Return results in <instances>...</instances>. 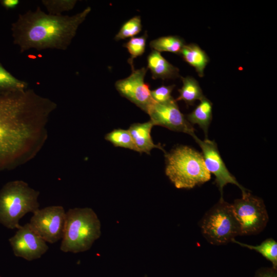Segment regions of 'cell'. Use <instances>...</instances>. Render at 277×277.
Returning <instances> with one entry per match:
<instances>
[{"instance_id":"6da1fadb","label":"cell","mask_w":277,"mask_h":277,"mask_svg":"<svg viewBox=\"0 0 277 277\" xmlns=\"http://www.w3.org/2000/svg\"><path fill=\"white\" fill-rule=\"evenodd\" d=\"M56 107L33 89L0 93V171L36 156L47 139V123Z\"/></svg>"},{"instance_id":"7a4b0ae2","label":"cell","mask_w":277,"mask_h":277,"mask_svg":"<svg viewBox=\"0 0 277 277\" xmlns=\"http://www.w3.org/2000/svg\"><path fill=\"white\" fill-rule=\"evenodd\" d=\"M91 11L87 7L72 16L46 13L41 7L18 14L12 23L13 42L21 53L31 49L66 50L71 44L80 25Z\"/></svg>"},{"instance_id":"3957f363","label":"cell","mask_w":277,"mask_h":277,"mask_svg":"<svg viewBox=\"0 0 277 277\" xmlns=\"http://www.w3.org/2000/svg\"><path fill=\"white\" fill-rule=\"evenodd\" d=\"M165 173L178 189H191L211 179L203 156L195 149L180 146L165 153Z\"/></svg>"},{"instance_id":"277c9868","label":"cell","mask_w":277,"mask_h":277,"mask_svg":"<svg viewBox=\"0 0 277 277\" xmlns=\"http://www.w3.org/2000/svg\"><path fill=\"white\" fill-rule=\"evenodd\" d=\"M101 222L90 208L69 209L66 212L60 249L77 253L89 250L101 234Z\"/></svg>"},{"instance_id":"5b68a950","label":"cell","mask_w":277,"mask_h":277,"mask_svg":"<svg viewBox=\"0 0 277 277\" xmlns=\"http://www.w3.org/2000/svg\"><path fill=\"white\" fill-rule=\"evenodd\" d=\"M39 195L38 191L22 180L5 184L0 190V223L10 229L20 228V219L39 209Z\"/></svg>"},{"instance_id":"8992f818","label":"cell","mask_w":277,"mask_h":277,"mask_svg":"<svg viewBox=\"0 0 277 277\" xmlns=\"http://www.w3.org/2000/svg\"><path fill=\"white\" fill-rule=\"evenodd\" d=\"M201 233L210 244L225 245L240 235L239 224L233 213L231 204L221 197L209 209L199 223Z\"/></svg>"},{"instance_id":"52a82bcc","label":"cell","mask_w":277,"mask_h":277,"mask_svg":"<svg viewBox=\"0 0 277 277\" xmlns=\"http://www.w3.org/2000/svg\"><path fill=\"white\" fill-rule=\"evenodd\" d=\"M232 210L239 224L240 235L260 233L266 227L268 214L263 200L249 191L231 204Z\"/></svg>"},{"instance_id":"ba28073f","label":"cell","mask_w":277,"mask_h":277,"mask_svg":"<svg viewBox=\"0 0 277 277\" xmlns=\"http://www.w3.org/2000/svg\"><path fill=\"white\" fill-rule=\"evenodd\" d=\"M65 220L66 212L63 207L54 205L35 211L29 224L46 242L53 244L63 238Z\"/></svg>"},{"instance_id":"9c48e42d","label":"cell","mask_w":277,"mask_h":277,"mask_svg":"<svg viewBox=\"0 0 277 277\" xmlns=\"http://www.w3.org/2000/svg\"><path fill=\"white\" fill-rule=\"evenodd\" d=\"M147 113L153 125L165 127L171 130L195 135L194 129L180 111L173 98L165 102H154L148 108Z\"/></svg>"},{"instance_id":"30bf717a","label":"cell","mask_w":277,"mask_h":277,"mask_svg":"<svg viewBox=\"0 0 277 277\" xmlns=\"http://www.w3.org/2000/svg\"><path fill=\"white\" fill-rule=\"evenodd\" d=\"M193 138L202 150V155L207 170L215 176V183L220 191L221 197H223L224 186L229 183L237 186L242 191V194L248 191V190L240 185L235 177L230 173L221 156L217 145L214 141L208 138L202 141L195 135Z\"/></svg>"},{"instance_id":"8fae6325","label":"cell","mask_w":277,"mask_h":277,"mask_svg":"<svg viewBox=\"0 0 277 277\" xmlns=\"http://www.w3.org/2000/svg\"><path fill=\"white\" fill-rule=\"evenodd\" d=\"M147 69L145 67L133 69L128 77L118 80L115 84L116 90L122 96L146 113L155 102L151 97L149 85L144 82Z\"/></svg>"},{"instance_id":"7c38bea8","label":"cell","mask_w":277,"mask_h":277,"mask_svg":"<svg viewBox=\"0 0 277 277\" xmlns=\"http://www.w3.org/2000/svg\"><path fill=\"white\" fill-rule=\"evenodd\" d=\"M9 241L14 254L28 261L40 258L49 249L46 242L31 229L29 223L17 229Z\"/></svg>"},{"instance_id":"4fadbf2b","label":"cell","mask_w":277,"mask_h":277,"mask_svg":"<svg viewBox=\"0 0 277 277\" xmlns=\"http://www.w3.org/2000/svg\"><path fill=\"white\" fill-rule=\"evenodd\" d=\"M153 126L150 121L144 123L133 124L128 129L140 153L145 152L150 154L153 148L160 149L166 153L162 146L155 144L152 141L151 131Z\"/></svg>"},{"instance_id":"5bb4252c","label":"cell","mask_w":277,"mask_h":277,"mask_svg":"<svg viewBox=\"0 0 277 277\" xmlns=\"http://www.w3.org/2000/svg\"><path fill=\"white\" fill-rule=\"evenodd\" d=\"M148 66L153 79H174L180 76L179 69L168 62L160 53L152 50L147 57Z\"/></svg>"},{"instance_id":"9a60e30c","label":"cell","mask_w":277,"mask_h":277,"mask_svg":"<svg viewBox=\"0 0 277 277\" xmlns=\"http://www.w3.org/2000/svg\"><path fill=\"white\" fill-rule=\"evenodd\" d=\"M180 54L186 62L195 69L199 76H203L204 69L209 62L204 50L195 44H190L184 46Z\"/></svg>"},{"instance_id":"2e32d148","label":"cell","mask_w":277,"mask_h":277,"mask_svg":"<svg viewBox=\"0 0 277 277\" xmlns=\"http://www.w3.org/2000/svg\"><path fill=\"white\" fill-rule=\"evenodd\" d=\"M212 104L205 97L194 110L187 115L186 119L191 125L197 124L202 129L205 138H207L208 130L212 120Z\"/></svg>"},{"instance_id":"e0dca14e","label":"cell","mask_w":277,"mask_h":277,"mask_svg":"<svg viewBox=\"0 0 277 277\" xmlns=\"http://www.w3.org/2000/svg\"><path fill=\"white\" fill-rule=\"evenodd\" d=\"M183 86L178 90L180 93L175 101H183L187 105H193L196 100L201 101L205 96L197 81L192 77H181Z\"/></svg>"},{"instance_id":"ac0fdd59","label":"cell","mask_w":277,"mask_h":277,"mask_svg":"<svg viewBox=\"0 0 277 277\" xmlns=\"http://www.w3.org/2000/svg\"><path fill=\"white\" fill-rule=\"evenodd\" d=\"M231 242L239 244L242 247L255 250L271 262L272 267L277 268V242L272 238L266 239L260 245L256 246L241 243L235 239H232Z\"/></svg>"},{"instance_id":"d6986e66","label":"cell","mask_w":277,"mask_h":277,"mask_svg":"<svg viewBox=\"0 0 277 277\" xmlns=\"http://www.w3.org/2000/svg\"><path fill=\"white\" fill-rule=\"evenodd\" d=\"M184 41L178 36H167L159 37L150 42V47L159 52H169L180 54L185 45Z\"/></svg>"},{"instance_id":"ffe728a7","label":"cell","mask_w":277,"mask_h":277,"mask_svg":"<svg viewBox=\"0 0 277 277\" xmlns=\"http://www.w3.org/2000/svg\"><path fill=\"white\" fill-rule=\"evenodd\" d=\"M28 84L15 77L0 63V93L26 90Z\"/></svg>"},{"instance_id":"44dd1931","label":"cell","mask_w":277,"mask_h":277,"mask_svg":"<svg viewBox=\"0 0 277 277\" xmlns=\"http://www.w3.org/2000/svg\"><path fill=\"white\" fill-rule=\"evenodd\" d=\"M105 138L115 147H123L140 153L128 129H114L107 133Z\"/></svg>"},{"instance_id":"7402d4cb","label":"cell","mask_w":277,"mask_h":277,"mask_svg":"<svg viewBox=\"0 0 277 277\" xmlns=\"http://www.w3.org/2000/svg\"><path fill=\"white\" fill-rule=\"evenodd\" d=\"M147 38V33L145 32L144 35L141 36L132 37L123 45L131 55L128 60V63L131 66L132 70L134 69L133 59L141 56L145 52Z\"/></svg>"},{"instance_id":"603a6c76","label":"cell","mask_w":277,"mask_h":277,"mask_svg":"<svg viewBox=\"0 0 277 277\" xmlns=\"http://www.w3.org/2000/svg\"><path fill=\"white\" fill-rule=\"evenodd\" d=\"M76 0H43L42 3L48 13L54 15H61L63 13L73 9Z\"/></svg>"},{"instance_id":"cb8c5ba5","label":"cell","mask_w":277,"mask_h":277,"mask_svg":"<svg viewBox=\"0 0 277 277\" xmlns=\"http://www.w3.org/2000/svg\"><path fill=\"white\" fill-rule=\"evenodd\" d=\"M141 19L140 16H135L127 22L121 27L114 39L119 41L133 37L139 33L142 30Z\"/></svg>"},{"instance_id":"d4e9b609","label":"cell","mask_w":277,"mask_h":277,"mask_svg":"<svg viewBox=\"0 0 277 277\" xmlns=\"http://www.w3.org/2000/svg\"><path fill=\"white\" fill-rule=\"evenodd\" d=\"M175 85L162 86L155 90L151 91L152 99L156 103H162L168 102L173 98L171 93Z\"/></svg>"},{"instance_id":"484cf974","label":"cell","mask_w":277,"mask_h":277,"mask_svg":"<svg viewBox=\"0 0 277 277\" xmlns=\"http://www.w3.org/2000/svg\"><path fill=\"white\" fill-rule=\"evenodd\" d=\"M254 277H277V268L261 267L256 270Z\"/></svg>"},{"instance_id":"4316f807","label":"cell","mask_w":277,"mask_h":277,"mask_svg":"<svg viewBox=\"0 0 277 277\" xmlns=\"http://www.w3.org/2000/svg\"><path fill=\"white\" fill-rule=\"evenodd\" d=\"M19 0H1V6L7 10L12 9L16 8L19 4Z\"/></svg>"}]
</instances>
